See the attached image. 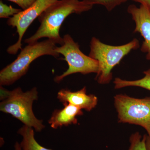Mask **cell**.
I'll return each mask as SVG.
<instances>
[{
    "mask_svg": "<svg viewBox=\"0 0 150 150\" xmlns=\"http://www.w3.org/2000/svg\"><path fill=\"white\" fill-rule=\"evenodd\" d=\"M93 6L79 0L56 1L38 17L40 26L36 32L25 39L24 42L29 44L47 38L56 44L62 45L64 40L60 35V30L66 18L71 14H81L90 10Z\"/></svg>",
    "mask_w": 150,
    "mask_h": 150,
    "instance_id": "obj_1",
    "label": "cell"
},
{
    "mask_svg": "<svg viewBox=\"0 0 150 150\" xmlns=\"http://www.w3.org/2000/svg\"><path fill=\"white\" fill-rule=\"evenodd\" d=\"M38 94L35 87L23 92L19 87L8 91L1 86L0 110L11 114L36 132H40L45 126L43 120L36 118L33 110V104L38 99Z\"/></svg>",
    "mask_w": 150,
    "mask_h": 150,
    "instance_id": "obj_2",
    "label": "cell"
},
{
    "mask_svg": "<svg viewBox=\"0 0 150 150\" xmlns=\"http://www.w3.org/2000/svg\"><path fill=\"white\" fill-rule=\"evenodd\" d=\"M139 47V40L136 38L124 45L114 46L105 44L96 38L93 37L89 56L98 63L99 69L95 79L100 84L109 83L112 79L111 71L113 68L132 50Z\"/></svg>",
    "mask_w": 150,
    "mask_h": 150,
    "instance_id": "obj_3",
    "label": "cell"
},
{
    "mask_svg": "<svg viewBox=\"0 0 150 150\" xmlns=\"http://www.w3.org/2000/svg\"><path fill=\"white\" fill-rule=\"evenodd\" d=\"M56 43L50 39L28 44L13 62L0 71L1 86L13 84L28 71L30 64L35 59L45 55L57 58L60 54L55 51Z\"/></svg>",
    "mask_w": 150,
    "mask_h": 150,
    "instance_id": "obj_4",
    "label": "cell"
},
{
    "mask_svg": "<svg viewBox=\"0 0 150 150\" xmlns=\"http://www.w3.org/2000/svg\"><path fill=\"white\" fill-rule=\"evenodd\" d=\"M64 42L59 47L56 46L55 51L64 57L69 68L62 75L56 76L55 82L59 83L65 77L73 74L80 73L83 75L98 72L99 65L97 61L83 54L80 49V46L76 43L69 34L63 37Z\"/></svg>",
    "mask_w": 150,
    "mask_h": 150,
    "instance_id": "obj_5",
    "label": "cell"
},
{
    "mask_svg": "<svg viewBox=\"0 0 150 150\" xmlns=\"http://www.w3.org/2000/svg\"><path fill=\"white\" fill-rule=\"evenodd\" d=\"M114 104L120 123L141 126L150 137V97L136 98L118 94L114 97Z\"/></svg>",
    "mask_w": 150,
    "mask_h": 150,
    "instance_id": "obj_6",
    "label": "cell"
},
{
    "mask_svg": "<svg viewBox=\"0 0 150 150\" xmlns=\"http://www.w3.org/2000/svg\"><path fill=\"white\" fill-rule=\"evenodd\" d=\"M57 1L58 0H36L27 9L22 10L8 19L7 23L9 26L16 27L18 35V41L7 49L8 54L14 55L19 49L21 50L23 38L30 25L46 9Z\"/></svg>",
    "mask_w": 150,
    "mask_h": 150,
    "instance_id": "obj_7",
    "label": "cell"
},
{
    "mask_svg": "<svg viewBox=\"0 0 150 150\" xmlns=\"http://www.w3.org/2000/svg\"><path fill=\"white\" fill-rule=\"evenodd\" d=\"M127 11L136 24L134 32L140 33L144 40L142 44L141 51L146 53V59L150 61V11L142 5L138 8L134 4L129 6Z\"/></svg>",
    "mask_w": 150,
    "mask_h": 150,
    "instance_id": "obj_8",
    "label": "cell"
},
{
    "mask_svg": "<svg viewBox=\"0 0 150 150\" xmlns=\"http://www.w3.org/2000/svg\"><path fill=\"white\" fill-rule=\"evenodd\" d=\"M57 98L63 104L70 103L88 111L95 108L98 103L96 96L87 94L86 86L75 92L67 89H62L58 93Z\"/></svg>",
    "mask_w": 150,
    "mask_h": 150,
    "instance_id": "obj_9",
    "label": "cell"
},
{
    "mask_svg": "<svg viewBox=\"0 0 150 150\" xmlns=\"http://www.w3.org/2000/svg\"><path fill=\"white\" fill-rule=\"evenodd\" d=\"M62 109H56L52 113L48 123L51 128L57 129L78 123V116L82 115L83 112L81 108L70 103L63 104Z\"/></svg>",
    "mask_w": 150,
    "mask_h": 150,
    "instance_id": "obj_10",
    "label": "cell"
},
{
    "mask_svg": "<svg viewBox=\"0 0 150 150\" xmlns=\"http://www.w3.org/2000/svg\"><path fill=\"white\" fill-rule=\"evenodd\" d=\"M18 134L22 137L21 142V150H52L41 146L35 140L34 129L23 125L18 130Z\"/></svg>",
    "mask_w": 150,
    "mask_h": 150,
    "instance_id": "obj_11",
    "label": "cell"
},
{
    "mask_svg": "<svg viewBox=\"0 0 150 150\" xmlns=\"http://www.w3.org/2000/svg\"><path fill=\"white\" fill-rule=\"evenodd\" d=\"M145 76L140 79L127 81L116 78L113 81L115 89H120L129 86L142 88L150 91V69L144 72Z\"/></svg>",
    "mask_w": 150,
    "mask_h": 150,
    "instance_id": "obj_12",
    "label": "cell"
},
{
    "mask_svg": "<svg viewBox=\"0 0 150 150\" xmlns=\"http://www.w3.org/2000/svg\"><path fill=\"white\" fill-rule=\"evenodd\" d=\"M129 141V150H147L146 146V135L142 137L139 132H136L131 135Z\"/></svg>",
    "mask_w": 150,
    "mask_h": 150,
    "instance_id": "obj_13",
    "label": "cell"
},
{
    "mask_svg": "<svg viewBox=\"0 0 150 150\" xmlns=\"http://www.w3.org/2000/svg\"><path fill=\"white\" fill-rule=\"evenodd\" d=\"M128 0H83L89 4H100L104 6L108 11L112 10L117 6L126 2Z\"/></svg>",
    "mask_w": 150,
    "mask_h": 150,
    "instance_id": "obj_14",
    "label": "cell"
},
{
    "mask_svg": "<svg viewBox=\"0 0 150 150\" xmlns=\"http://www.w3.org/2000/svg\"><path fill=\"white\" fill-rule=\"evenodd\" d=\"M22 10L14 8L11 6H8L0 1V18H10L11 16L19 13Z\"/></svg>",
    "mask_w": 150,
    "mask_h": 150,
    "instance_id": "obj_15",
    "label": "cell"
},
{
    "mask_svg": "<svg viewBox=\"0 0 150 150\" xmlns=\"http://www.w3.org/2000/svg\"><path fill=\"white\" fill-rule=\"evenodd\" d=\"M16 4L22 10L27 9L32 6L36 0H8Z\"/></svg>",
    "mask_w": 150,
    "mask_h": 150,
    "instance_id": "obj_16",
    "label": "cell"
},
{
    "mask_svg": "<svg viewBox=\"0 0 150 150\" xmlns=\"http://www.w3.org/2000/svg\"><path fill=\"white\" fill-rule=\"evenodd\" d=\"M134 1L139 3L141 5L145 6L150 12V0H133Z\"/></svg>",
    "mask_w": 150,
    "mask_h": 150,
    "instance_id": "obj_17",
    "label": "cell"
},
{
    "mask_svg": "<svg viewBox=\"0 0 150 150\" xmlns=\"http://www.w3.org/2000/svg\"><path fill=\"white\" fill-rule=\"evenodd\" d=\"M146 146L147 150H150V137L146 135Z\"/></svg>",
    "mask_w": 150,
    "mask_h": 150,
    "instance_id": "obj_18",
    "label": "cell"
},
{
    "mask_svg": "<svg viewBox=\"0 0 150 150\" xmlns=\"http://www.w3.org/2000/svg\"><path fill=\"white\" fill-rule=\"evenodd\" d=\"M15 150H21V147L20 144H19L18 142H16L15 144Z\"/></svg>",
    "mask_w": 150,
    "mask_h": 150,
    "instance_id": "obj_19",
    "label": "cell"
}]
</instances>
